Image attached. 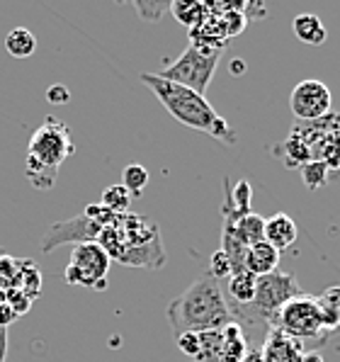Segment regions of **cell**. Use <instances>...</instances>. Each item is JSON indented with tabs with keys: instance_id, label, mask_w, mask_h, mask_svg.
I'll use <instances>...</instances> for the list:
<instances>
[{
	"instance_id": "obj_1",
	"label": "cell",
	"mask_w": 340,
	"mask_h": 362,
	"mask_svg": "<svg viewBox=\"0 0 340 362\" xmlns=\"http://www.w3.org/2000/svg\"><path fill=\"white\" fill-rule=\"evenodd\" d=\"M165 319L175 336L180 333H204L219 331L236 321L233 306L221 289V282L211 275H202L194 280L185 292L177 294L168 304Z\"/></svg>"
},
{
	"instance_id": "obj_2",
	"label": "cell",
	"mask_w": 340,
	"mask_h": 362,
	"mask_svg": "<svg viewBox=\"0 0 340 362\" xmlns=\"http://www.w3.org/2000/svg\"><path fill=\"white\" fill-rule=\"evenodd\" d=\"M139 78L158 98V103L168 110L172 119L180 122L182 127L207 134V136L216 139L221 144H228V146L236 144V132L231 129V124L224 117L211 107L204 95H197V93L187 90V88L177 86V83L165 81L158 74H141Z\"/></svg>"
},
{
	"instance_id": "obj_3",
	"label": "cell",
	"mask_w": 340,
	"mask_h": 362,
	"mask_svg": "<svg viewBox=\"0 0 340 362\" xmlns=\"http://www.w3.org/2000/svg\"><path fill=\"white\" fill-rule=\"evenodd\" d=\"M74 153L71 129L59 122L57 117H47L44 124L32 134L30 146H27L25 173L27 180L37 190H52L59 177V168L69 156Z\"/></svg>"
},
{
	"instance_id": "obj_4",
	"label": "cell",
	"mask_w": 340,
	"mask_h": 362,
	"mask_svg": "<svg viewBox=\"0 0 340 362\" xmlns=\"http://www.w3.org/2000/svg\"><path fill=\"white\" fill-rule=\"evenodd\" d=\"M221 52H211V49H199V47H189L180 54L170 66H165L160 71V78L177 86L187 88V90L197 93V95L207 98V88L214 78V71L219 66Z\"/></svg>"
},
{
	"instance_id": "obj_5",
	"label": "cell",
	"mask_w": 340,
	"mask_h": 362,
	"mask_svg": "<svg viewBox=\"0 0 340 362\" xmlns=\"http://www.w3.org/2000/svg\"><path fill=\"white\" fill-rule=\"evenodd\" d=\"M302 292L297 277L289 272H270V275H260L255 282V297L248 306H243L246 311H253V319L265 321L270 328H275L277 314L284 304H289L292 299H297Z\"/></svg>"
},
{
	"instance_id": "obj_6",
	"label": "cell",
	"mask_w": 340,
	"mask_h": 362,
	"mask_svg": "<svg viewBox=\"0 0 340 362\" xmlns=\"http://www.w3.org/2000/svg\"><path fill=\"white\" fill-rule=\"evenodd\" d=\"M110 263H112L110 255L98 243H78V246H74V253H71L64 280L76 287L105 289L107 287Z\"/></svg>"
},
{
	"instance_id": "obj_7",
	"label": "cell",
	"mask_w": 340,
	"mask_h": 362,
	"mask_svg": "<svg viewBox=\"0 0 340 362\" xmlns=\"http://www.w3.org/2000/svg\"><path fill=\"white\" fill-rule=\"evenodd\" d=\"M275 328H280L287 336L297 338V341H319L323 336V321L321 309L316 297L309 294H299L289 304H284L277 314Z\"/></svg>"
},
{
	"instance_id": "obj_8",
	"label": "cell",
	"mask_w": 340,
	"mask_h": 362,
	"mask_svg": "<svg viewBox=\"0 0 340 362\" xmlns=\"http://www.w3.org/2000/svg\"><path fill=\"white\" fill-rule=\"evenodd\" d=\"M289 107H292L297 122H316L331 112L333 95L319 78H306L299 86H294L292 95H289Z\"/></svg>"
},
{
	"instance_id": "obj_9",
	"label": "cell",
	"mask_w": 340,
	"mask_h": 362,
	"mask_svg": "<svg viewBox=\"0 0 340 362\" xmlns=\"http://www.w3.org/2000/svg\"><path fill=\"white\" fill-rule=\"evenodd\" d=\"M100 233H102V226L98 221L86 214H78L74 219L59 221L47 231L42 241V253H52V250L66 246V243H74V246H78V243H98Z\"/></svg>"
},
{
	"instance_id": "obj_10",
	"label": "cell",
	"mask_w": 340,
	"mask_h": 362,
	"mask_svg": "<svg viewBox=\"0 0 340 362\" xmlns=\"http://www.w3.org/2000/svg\"><path fill=\"white\" fill-rule=\"evenodd\" d=\"M263 360L265 362H304V345L297 338L287 336L280 328H270L265 333V341H263Z\"/></svg>"
},
{
	"instance_id": "obj_11",
	"label": "cell",
	"mask_w": 340,
	"mask_h": 362,
	"mask_svg": "<svg viewBox=\"0 0 340 362\" xmlns=\"http://www.w3.org/2000/svg\"><path fill=\"white\" fill-rule=\"evenodd\" d=\"M297 236H299V229L294 224V219L284 211H277L272 214L270 219H265V241L270 243L275 250H287L297 243Z\"/></svg>"
},
{
	"instance_id": "obj_12",
	"label": "cell",
	"mask_w": 340,
	"mask_h": 362,
	"mask_svg": "<svg viewBox=\"0 0 340 362\" xmlns=\"http://www.w3.org/2000/svg\"><path fill=\"white\" fill-rule=\"evenodd\" d=\"M280 258H282L280 250H275L267 241H260V243H255V246L248 248L246 270L253 272L255 277L270 275V272H275L277 267H280Z\"/></svg>"
},
{
	"instance_id": "obj_13",
	"label": "cell",
	"mask_w": 340,
	"mask_h": 362,
	"mask_svg": "<svg viewBox=\"0 0 340 362\" xmlns=\"http://www.w3.org/2000/svg\"><path fill=\"white\" fill-rule=\"evenodd\" d=\"M248 350V336L241 324L233 321L221 328V362H241Z\"/></svg>"
},
{
	"instance_id": "obj_14",
	"label": "cell",
	"mask_w": 340,
	"mask_h": 362,
	"mask_svg": "<svg viewBox=\"0 0 340 362\" xmlns=\"http://www.w3.org/2000/svg\"><path fill=\"white\" fill-rule=\"evenodd\" d=\"M321 309L323 336H340V287H328L326 292L316 297Z\"/></svg>"
},
{
	"instance_id": "obj_15",
	"label": "cell",
	"mask_w": 340,
	"mask_h": 362,
	"mask_svg": "<svg viewBox=\"0 0 340 362\" xmlns=\"http://www.w3.org/2000/svg\"><path fill=\"white\" fill-rule=\"evenodd\" d=\"M292 30L299 42L309 44V47H321L328 39V32H326V27H323V22L319 20V15H311V13L297 15V18L292 20Z\"/></svg>"
},
{
	"instance_id": "obj_16",
	"label": "cell",
	"mask_w": 340,
	"mask_h": 362,
	"mask_svg": "<svg viewBox=\"0 0 340 362\" xmlns=\"http://www.w3.org/2000/svg\"><path fill=\"white\" fill-rule=\"evenodd\" d=\"M255 282H258V277H255L253 272L231 275V280H228V289H226L228 292L226 299L228 302H233L236 306H248L255 297Z\"/></svg>"
},
{
	"instance_id": "obj_17",
	"label": "cell",
	"mask_w": 340,
	"mask_h": 362,
	"mask_svg": "<svg viewBox=\"0 0 340 362\" xmlns=\"http://www.w3.org/2000/svg\"><path fill=\"white\" fill-rule=\"evenodd\" d=\"M170 13H172V18L180 22V25H185L187 30H194V27H199L209 18L207 5L192 3V0H175V3H170Z\"/></svg>"
},
{
	"instance_id": "obj_18",
	"label": "cell",
	"mask_w": 340,
	"mask_h": 362,
	"mask_svg": "<svg viewBox=\"0 0 340 362\" xmlns=\"http://www.w3.org/2000/svg\"><path fill=\"white\" fill-rule=\"evenodd\" d=\"M5 49L15 59H30L37 52V37L27 27H15L5 37Z\"/></svg>"
},
{
	"instance_id": "obj_19",
	"label": "cell",
	"mask_w": 340,
	"mask_h": 362,
	"mask_svg": "<svg viewBox=\"0 0 340 362\" xmlns=\"http://www.w3.org/2000/svg\"><path fill=\"white\" fill-rule=\"evenodd\" d=\"M282 153H284V163H287L289 168H304L306 163L314 160V151H311V146L294 132L289 134V139L284 141Z\"/></svg>"
},
{
	"instance_id": "obj_20",
	"label": "cell",
	"mask_w": 340,
	"mask_h": 362,
	"mask_svg": "<svg viewBox=\"0 0 340 362\" xmlns=\"http://www.w3.org/2000/svg\"><path fill=\"white\" fill-rule=\"evenodd\" d=\"M122 187L131 194V197H139L143 192V187L148 185V170L143 168L141 163H129L124 170H122Z\"/></svg>"
},
{
	"instance_id": "obj_21",
	"label": "cell",
	"mask_w": 340,
	"mask_h": 362,
	"mask_svg": "<svg viewBox=\"0 0 340 362\" xmlns=\"http://www.w3.org/2000/svg\"><path fill=\"white\" fill-rule=\"evenodd\" d=\"M194 362H221V328L199 333V353Z\"/></svg>"
},
{
	"instance_id": "obj_22",
	"label": "cell",
	"mask_w": 340,
	"mask_h": 362,
	"mask_svg": "<svg viewBox=\"0 0 340 362\" xmlns=\"http://www.w3.org/2000/svg\"><path fill=\"white\" fill-rule=\"evenodd\" d=\"M20 292L27 299H37L39 289H42V275H39L37 265L32 260H22V272H20Z\"/></svg>"
},
{
	"instance_id": "obj_23",
	"label": "cell",
	"mask_w": 340,
	"mask_h": 362,
	"mask_svg": "<svg viewBox=\"0 0 340 362\" xmlns=\"http://www.w3.org/2000/svg\"><path fill=\"white\" fill-rule=\"evenodd\" d=\"M100 204L112 211V214H127V209H129V204H131V194L122 185H110V187H105L102 202Z\"/></svg>"
},
{
	"instance_id": "obj_24",
	"label": "cell",
	"mask_w": 340,
	"mask_h": 362,
	"mask_svg": "<svg viewBox=\"0 0 340 362\" xmlns=\"http://www.w3.org/2000/svg\"><path fill=\"white\" fill-rule=\"evenodd\" d=\"M226 199H228V204H231L233 209L238 211V214H248V211H253L250 209V199H253V187H250V182L248 180H238L236 182V187H226Z\"/></svg>"
},
{
	"instance_id": "obj_25",
	"label": "cell",
	"mask_w": 340,
	"mask_h": 362,
	"mask_svg": "<svg viewBox=\"0 0 340 362\" xmlns=\"http://www.w3.org/2000/svg\"><path fill=\"white\" fill-rule=\"evenodd\" d=\"M134 10L139 13V18L151 22V25H156L160 18H163L165 13H170V3L165 0V3H156V0H139V3H134Z\"/></svg>"
},
{
	"instance_id": "obj_26",
	"label": "cell",
	"mask_w": 340,
	"mask_h": 362,
	"mask_svg": "<svg viewBox=\"0 0 340 362\" xmlns=\"http://www.w3.org/2000/svg\"><path fill=\"white\" fill-rule=\"evenodd\" d=\"M326 173L328 165L323 160H311V163L304 165V182L309 190H316V187L326 185Z\"/></svg>"
},
{
	"instance_id": "obj_27",
	"label": "cell",
	"mask_w": 340,
	"mask_h": 362,
	"mask_svg": "<svg viewBox=\"0 0 340 362\" xmlns=\"http://www.w3.org/2000/svg\"><path fill=\"white\" fill-rule=\"evenodd\" d=\"M219 22H221V30H224L226 39H231V37L241 35V32L246 30L248 20L243 18V13H226V15H221Z\"/></svg>"
},
{
	"instance_id": "obj_28",
	"label": "cell",
	"mask_w": 340,
	"mask_h": 362,
	"mask_svg": "<svg viewBox=\"0 0 340 362\" xmlns=\"http://www.w3.org/2000/svg\"><path fill=\"white\" fill-rule=\"evenodd\" d=\"M209 275L214 277V280H224V277H231V263H228V258L221 250H216L214 255H211L209 260Z\"/></svg>"
},
{
	"instance_id": "obj_29",
	"label": "cell",
	"mask_w": 340,
	"mask_h": 362,
	"mask_svg": "<svg viewBox=\"0 0 340 362\" xmlns=\"http://www.w3.org/2000/svg\"><path fill=\"white\" fill-rule=\"evenodd\" d=\"M177 341V350H180L182 355H187V358H197L199 353V333H180V336H175Z\"/></svg>"
},
{
	"instance_id": "obj_30",
	"label": "cell",
	"mask_w": 340,
	"mask_h": 362,
	"mask_svg": "<svg viewBox=\"0 0 340 362\" xmlns=\"http://www.w3.org/2000/svg\"><path fill=\"white\" fill-rule=\"evenodd\" d=\"M5 302H8L10 309L15 311V316L27 314V311H30V306H32V299H27L20 289H8V292H5Z\"/></svg>"
},
{
	"instance_id": "obj_31",
	"label": "cell",
	"mask_w": 340,
	"mask_h": 362,
	"mask_svg": "<svg viewBox=\"0 0 340 362\" xmlns=\"http://www.w3.org/2000/svg\"><path fill=\"white\" fill-rule=\"evenodd\" d=\"M47 100L52 105H66L71 100V90L66 86H52L47 90Z\"/></svg>"
},
{
	"instance_id": "obj_32",
	"label": "cell",
	"mask_w": 340,
	"mask_h": 362,
	"mask_svg": "<svg viewBox=\"0 0 340 362\" xmlns=\"http://www.w3.org/2000/svg\"><path fill=\"white\" fill-rule=\"evenodd\" d=\"M15 319H18V316H15V311L8 306V302H0V328H8Z\"/></svg>"
},
{
	"instance_id": "obj_33",
	"label": "cell",
	"mask_w": 340,
	"mask_h": 362,
	"mask_svg": "<svg viewBox=\"0 0 340 362\" xmlns=\"http://www.w3.org/2000/svg\"><path fill=\"white\" fill-rule=\"evenodd\" d=\"M241 362H265V360H263V353H260V348L258 350L250 348L248 353H246V358H243Z\"/></svg>"
},
{
	"instance_id": "obj_34",
	"label": "cell",
	"mask_w": 340,
	"mask_h": 362,
	"mask_svg": "<svg viewBox=\"0 0 340 362\" xmlns=\"http://www.w3.org/2000/svg\"><path fill=\"white\" fill-rule=\"evenodd\" d=\"M304 362H323L321 353H304Z\"/></svg>"
}]
</instances>
